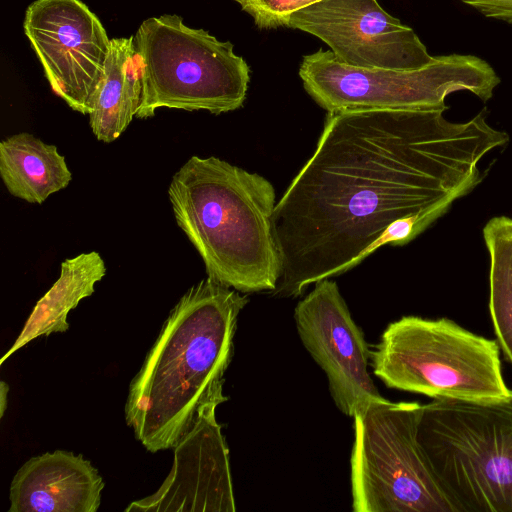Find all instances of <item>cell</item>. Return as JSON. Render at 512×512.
<instances>
[{
	"mask_svg": "<svg viewBox=\"0 0 512 512\" xmlns=\"http://www.w3.org/2000/svg\"><path fill=\"white\" fill-rule=\"evenodd\" d=\"M328 112L311 157L276 203L281 275L270 292L302 295L384 245L407 244L480 181V160L507 143L482 113Z\"/></svg>",
	"mask_w": 512,
	"mask_h": 512,
	"instance_id": "obj_1",
	"label": "cell"
},
{
	"mask_svg": "<svg viewBox=\"0 0 512 512\" xmlns=\"http://www.w3.org/2000/svg\"><path fill=\"white\" fill-rule=\"evenodd\" d=\"M248 297L207 277L170 311L129 386L125 419L149 452L172 449L224 383Z\"/></svg>",
	"mask_w": 512,
	"mask_h": 512,
	"instance_id": "obj_2",
	"label": "cell"
},
{
	"mask_svg": "<svg viewBox=\"0 0 512 512\" xmlns=\"http://www.w3.org/2000/svg\"><path fill=\"white\" fill-rule=\"evenodd\" d=\"M168 196L208 277L241 293L276 288V196L266 178L214 156H192L172 177Z\"/></svg>",
	"mask_w": 512,
	"mask_h": 512,
	"instance_id": "obj_3",
	"label": "cell"
},
{
	"mask_svg": "<svg viewBox=\"0 0 512 512\" xmlns=\"http://www.w3.org/2000/svg\"><path fill=\"white\" fill-rule=\"evenodd\" d=\"M374 375L388 388L435 400L494 403L508 399L497 341L447 318L404 316L371 351Z\"/></svg>",
	"mask_w": 512,
	"mask_h": 512,
	"instance_id": "obj_4",
	"label": "cell"
},
{
	"mask_svg": "<svg viewBox=\"0 0 512 512\" xmlns=\"http://www.w3.org/2000/svg\"><path fill=\"white\" fill-rule=\"evenodd\" d=\"M418 440L457 512H512V395L422 405Z\"/></svg>",
	"mask_w": 512,
	"mask_h": 512,
	"instance_id": "obj_5",
	"label": "cell"
},
{
	"mask_svg": "<svg viewBox=\"0 0 512 512\" xmlns=\"http://www.w3.org/2000/svg\"><path fill=\"white\" fill-rule=\"evenodd\" d=\"M133 38L142 83L135 117L164 107L221 114L244 104L250 68L230 41L189 27L178 15L144 20Z\"/></svg>",
	"mask_w": 512,
	"mask_h": 512,
	"instance_id": "obj_6",
	"label": "cell"
},
{
	"mask_svg": "<svg viewBox=\"0 0 512 512\" xmlns=\"http://www.w3.org/2000/svg\"><path fill=\"white\" fill-rule=\"evenodd\" d=\"M422 405L373 401L354 419V512H457L418 440Z\"/></svg>",
	"mask_w": 512,
	"mask_h": 512,
	"instance_id": "obj_7",
	"label": "cell"
},
{
	"mask_svg": "<svg viewBox=\"0 0 512 512\" xmlns=\"http://www.w3.org/2000/svg\"><path fill=\"white\" fill-rule=\"evenodd\" d=\"M305 91L328 112L344 110H446L445 98L469 91L489 100L500 77L474 55L434 56L414 70L355 67L331 50L305 55L299 67Z\"/></svg>",
	"mask_w": 512,
	"mask_h": 512,
	"instance_id": "obj_8",
	"label": "cell"
},
{
	"mask_svg": "<svg viewBox=\"0 0 512 512\" xmlns=\"http://www.w3.org/2000/svg\"><path fill=\"white\" fill-rule=\"evenodd\" d=\"M23 28L52 91L89 115L111 44L98 17L80 0H36Z\"/></svg>",
	"mask_w": 512,
	"mask_h": 512,
	"instance_id": "obj_9",
	"label": "cell"
},
{
	"mask_svg": "<svg viewBox=\"0 0 512 512\" xmlns=\"http://www.w3.org/2000/svg\"><path fill=\"white\" fill-rule=\"evenodd\" d=\"M322 40L342 63L414 70L434 58L415 31L377 0H321L294 12L287 24Z\"/></svg>",
	"mask_w": 512,
	"mask_h": 512,
	"instance_id": "obj_10",
	"label": "cell"
},
{
	"mask_svg": "<svg viewBox=\"0 0 512 512\" xmlns=\"http://www.w3.org/2000/svg\"><path fill=\"white\" fill-rule=\"evenodd\" d=\"M294 320L302 344L325 372L330 395L343 414L353 418L370 402L384 399L368 372L369 345L334 281L315 283L296 305Z\"/></svg>",
	"mask_w": 512,
	"mask_h": 512,
	"instance_id": "obj_11",
	"label": "cell"
},
{
	"mask_svg": "<svg viewBox=\"0 0 512 512\" xmlns=\"http://www.w3.org/2000/svg\"><path fill=\"white\" fill-rule=\"evenodd\" d=\"M228 398L217 387L198 408L189 430L172 448L170 473L159 489L132 502L125 511H235L229 449L216 408Z\"/></svg>",
	"mask_w": 512,
	"mask_h": 512,
	"instance_id": "obj_12",
	"label": "cell"
},
{
	"mask_svg": "<svg viewBox=\"0 0 512 512\" xmlns=\"http://www.w3.org/2000/svg\"><path fill=\"white\" fill-rule=\"evenodd\" d=\"M104 481L82 455L56 450L30 458L13 477L9 512H96Z\"/></svg>",
	"mask_w": 512,
	"mask_h": 512,
	"instance_id": "obj_13",
	"label": "cell"
},
{
	"mask_svg": "<svg viewBox=\"0 0 512 512\" xmlns=\"http://www.w3.org/2000/svg\"><path fill=\"white\" fill-rule=\"evenodd\" d=\"M141 94L133 36L111 39L109 56L88 115L95 137L105 143L116 140L136 116Z\"/></svg>",
	"mask_w": 512,
	"mask_h": 512,
	"instance_id": "obj_14",
	"label": "cell"
},
{
	"mask_svg": "<svg viewBox=\"0 0 512 512\" xmlns=\"http://www.w3.org/2000/svg\"><path fill=\"white\" fill-rule=\"evenodd\" d=\"M0 175L11 195L32 204L43 203L72 179L57 147L27 132L1 141Z\"/></svg>",
	"mask_w": 512,
	"mask_h": 512,
	"instance_id": "obj_15",
	"label": "cell"
},
{
	"mask_svg": "<svg viewBox=\"0 0 512 512\" xmlns=\"http://www.w3.org/2000/svg\"><path fill=\"white\" fill-rule=\"evenodd\" d=\"M106 274V266L96 251L81 253L61 263L60 276L37 301L22 331L0 364L30 341L69 328L68 313L93 294L95 284Z\"/></svg>",
	"mask_w": 512,
	"mask_h": 512,
	"instance_id": "obj_16",
	"label": "cell"
},
{
	"mask_svg": "<svg viewBox=\"0 0 512 512\" xmlns=\"http://www.w3.org/2000/svg\"><path fill=\"white\" fill-rule=\"evenodd\" d=\"M490 255V314L497 342L512 364V218H492L484 227Z\"/></svg>",
	"mask_w": 512,
	"mask_h": 512,
	"instance_id": "obj_17",
	"label": "cell"
},
{
	"mask_svg": "<svg viewBox=\"0 0 512 512\" xmlns=\"http://www.w3.org/2000/svg\"><path fill=\"white\" fill-rule=\"evenodd\" d=\"M259 29L287 27L290 16L321 0H234Z\"/></svg>",
	"mask_w": 512,
	"mask_h": 512,
	"instance_id": "obj_18",
	"label": "cell"
},
{
	"mask_svg": "<svg viewBox=\"0 0 512 512\" xmlns=\"http://www.w3.org/2000/svg\"><path fill=\"white\" fill-rule=\"evenodd\" d=\"M487 18L512 25V0H461Z\"/></svg>",
	"mask_w": 512,
	"mask_h": 512,
	"instance_id": "obj_19",
	"label": "cell"
},
{
	"mask_svg": "<svg viewBox=\"0 0 512 512\" xmlns=\"http://www.w3.org/2000/svg\"><path fill=\"white\" fill-rule=\"evenodd\" d=\"M9 392V385L5 381L0 383V417L4 416V412L7 408V398Z\"/></svg>",
	"mask_w": 512,
	"mask_h": 512,
	"instance_id": "obj_20",
	"label": "cell"
}]
</instances>
